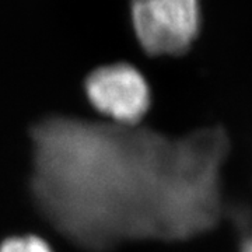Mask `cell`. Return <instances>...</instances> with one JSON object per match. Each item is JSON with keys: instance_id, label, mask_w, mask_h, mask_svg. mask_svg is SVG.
Here are the masks:
<instances>
[{"instance_id": "3957f363", "label": "cell", "mask_w": 252, "mask_h": 252, "mask_svg": "<svg viewBox=\"0 0 252 252\" xmlns=\"http://www.w3.org/2000/svg\"><path fill=\"white\" fill-rule=\"evenodd\" d=\"M86 93L93 107L115 125H135L150 107L149 84L129 63L105 64L91 72Z\"/></svg>"}, {"instance_id": "277c9868", "label": "cell", "mask_w": 252, "mask_h": 252, "mask_svg": "<svg viewBox=\"0 0 252 252\" xmlns=\"http://www.w3.org/2000/svg\"><path fill=\"white\" fill-rule=\"evenodd\" d=\"M0 252H52L51 247L39 237H13L0 245Z\"/></svg>"}, {"instance_id": "5b68a950", "label": "cell", "mask_w": 252, "mask_h": 252, "mask_svg": "<svg viewBox=\"0 0 252 252\" xmlns=\"http://www.w3.org/2000/svg\"><path fill=\"white\" fill-rule=\"evenodd\" d=\"M241 252H252V233L245 240L241 245Z\"/></svg>"}, {"instance_id": "7a4b0ae2", "label": "cell", "mask_w": 252, "mask_h": 252, "mask_svg": "<svg viewBox=\"0 0 252 252\" xmlns=\"http://www.w3.org/2000/svg\"><path fill=\"white\" fill-rule=\"evenodd\" d=\"M130 10L136 36L149 54L184 52L198 34V0H132Z\"/></svg>"}, {"instance_id": "6da1fadb", "label": "cell", "mask_w": 252, "mask_h": 252, "mask_svg": "<svg viewBox=\"0 0 252 252\" xmlns=\"http://www.w3.org/2000/svg\"><path fill=\"white\" fill-rule=\"evenodd\" d=\"M127 127L51 117L31 132L36 205L83 248L149 231V139Z\"/></svg>"}]
</instances>
